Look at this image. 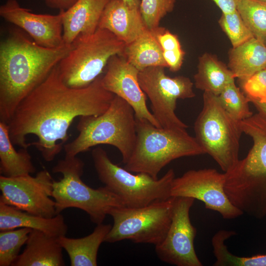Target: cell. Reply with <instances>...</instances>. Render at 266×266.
<instances>
[{"instance_id":"e0dca14e","label":"cell","mask_w":266,"mask_h":266,"mask_svg":"<svg viewBox=\"0 0 266 266\" xmlns=\"http://www.w3.org/2000/svg\"><path fill=\"white\" fill-rule=\"evenodd\" d=\"M110 0H77L63 15V40L71 45L78 37L93 34L98 28L102 12Z\"/></svg>"},{"instance_id":"4dcf8cb0","label":"cell","mask_w":266,"mask_h":266,"mask_svg":"<svg viewBox=\"0 0 266 266\" xmlns=\"http://www.w3.org/2000/svg\"><path fill=\"white\" fill-rule=\"evenodd\" d=\"M176 0H141L140 12L147 29L154 30L174 7Z\"/></svg>"},{"instance_id":"6da1fadb","label":"cell","mask_w":266,"mask_h":266,"mask_svg":"<svg viewBox=\"0 0 266 266\" xmlns=\"http://www.w3.org/2000/svg\"><path fill=\"white\" fill-rule=\"evenodd\" d=\"M102 75L89 86L72 88L62 80L58 65L19 103L8 122L13 144L34 146L47 162L60 153L74 119L105 112L115 95L102 86Z\"/></svg>"},{"instance_id":"1f68e13d","label":"cell","mask_w":266,"mask_h":266,"mask_svg":"<svg viewBox=\"0 0 266 266\" xmlns=\"http://www.w3.org/2000/svg\"><path fill=\"white\" fill-rule=\"evenodd\" d=\"M240 81L243 92L249 99L266 101V68Z\"/></svg>"},{"instance_id":"836d02e7","label":"cell","mask_w":266,"mask_h":266,"mask_svg":"<svg viewBox=\"0 0 266 266\" xmlns=\"http://www.w3.org/2000/svg\"><path fill=\"white\" fill-rule=\"evenodd\" d=\"M222 13H229L236 10L238 0H213Z\"/></svg>"},{"instance_id":"ba28073f","label":"cell","mask_w":266,"mask_h":266,"mask_svg":"<svg viewBox=\"0 0 266 266\" xmlns=\"http://www.w3.org/2000/svg\"><path fill=\"white\" fill-rule=\"evenodd\" d=\"M194 131L199 144L224 172L235 166L239 160L242 132L239 122L224 109L218 96L204 92L202 108L195 122Z\"/></svg>"},{"instance_id":"52a82bcc","label":"cell","mask_w":266,"mask_h":266,"mask_svg":"<svg viewBox=\"0 0 266 266\" xmlns=\"http://www.w3.org/2000/svg\"><path fill=\"white\" fill-rule=\"evenodd\" d=\"M92 157L100 180L120 198L125 206L141 207L171 197L175 178L173 169L160 178H154L145 173L133 174L115 164L100 147L92 150Z\"/></svg>"},{"instance_id":"e575fe53","label":"cell","mask_w":266,"mask_h":266,"mask_svg":"<svg viewBox=\"0 0 266 266\" xmlns=\"http://www.w3.org/2000/svg\"><path fill=\"white\" fill-rule=\"evenodd\" d=\"M249 100L250 102L253 104L258 111L261 112L266 115V101H259L258 100L250 99H249Z\"/></svg>"},{"instance_id":"d4e9b609","label":"cell","mask_w":266,"mask_h":266,"mask_svg":"<svg viewBox=\"0 0 266 266\" xmlns=\"http://www.w3.org/2000/svg\"><path fill=\"white\" fill-rule=\"evenodd\" d=\"M10 138L8 124L0 121V172L2 175L14 177L35 171L27 148L16 151Z\"/></svg>"},{"instance_id":"9a60e30c","label":"cell","mask_w":266,"mask_h":266,"mask_svg":"<svg viewBox=\"0 0 266 266\" xmlns=\"http://www.w3.org/2000/svg\"><path fill=\"white\" fill-rule=\"evenodd\" d=\"M101 82L108 91L126 101L134 110L135 117L146 120L161 128L146 104V95L138 81L139 70L121 55H115L109 60Z\"/></svg>"},{"instance_id":"cb8c5ba5","label":"cell","mask_w":266,"mask_h":266,"mask_svg":"<svg viewBox=\"0 0 266 266\" xmlns=\"http://www.w3.org/2000/svg\"><path fill=\"white\" fill-rule=\"evenodd\" d=\"M194 78L197 89L218 96L225 87L234 81L235 77L216 57L204 53L199 57L198 71Z\"/></svg>"},{"instance_id":"8fae6325","label":"cell","mask_w":266,"mask_h":266,"mask_svg":"<svg viewBox=\"0 0 266 266\" xmlns=\"http://www.w3.org/2000/svg\"><path fill=\"white\" fill-rule=\"evenodd\" d=\"M138 81L150 101L152 113L161 128H188L175 111L178 99L195 96L193 83L190 78L184 76L171 77L166 75L165 67L151 66L139 70Z\"/></svg>"},{"instance_id":"d6a6232c","label":"cell","mask_w":266,"mask_h":266,"mask_svg":"<svg viewBox=\"0 0 266 266\" xmlns=\"http://www.w3.org/2000/svg\"><path fill=\"white\" fill-rule=\"evenodd\" d=\"M50 7L66 10L72 6L77 0H43Z\"/></svg>"},{"instance_id":"30bf717a","label":"cell","mask_w":266,"mask_h":266,"mask_svg":"<svg viewBox=\"0 0 266 266\" xmlns=\"http://www.w3.org/2000/svg\"><path fill=\"white\" fill-rule=\"evenodd\" d=\"M175 197L138 207L112 208L108 213L113 224L104 242L114 243L129 239L136 243L155 246L165 238L169 228Z\"/></svg>"},{"instance_id":"7c38bea8","label":"cell","mask_w":266,"mask_h":266,"mask_svg":"<svg viewBox=\"0 0 266 266\" xmlns=\"http://www.w3.org/2000/svg\"><path fill=\"white\" fill-rule=\"evenodd\" d=\"M53 181L44 169L35 176L31 174L14 177L0 176V201L29 213L45 218L57 214L52 197Z\"/></svg>"},{"instance_id":"9c48e42d","label":"cell","mask_w":266,"mask_h":266,"mask_svg":"<svg viewBox=\"0 0 266 266\" xmlns=\"http://www.w3.org/2000/svg\"><path fill=\"white\" fill-rule=\"evenodd\" d=\"M126 45L109 31L99 28L90 35L78 37L58 65L62 80L72 88L89 86L101 75L112 56L122 54Z\"/></svg>"},{"instance_id":"83f0119b","label":"cell","mask_w":266,"mask_h":266,"mask_svg":"<svg viewBox=\"0 0 266 266\" xmlns=\"http://www.w3.org/2000/svg\"><path fill=\"white\" fill-rule=\"evenodd\" d=\"M218 98L224 109L238 122L253 114L249 107L248 98L236 86L234 81L225 87Z\"/></svg>"},{"instance_id":"7402d4cb","label":"cell","mask_w":266,"mask_h":266,"mask_svg":"<svg viewBox=\"0 0 266 266\" xmlns=\"http://www.w3.org/2000/svg\"><path fill=\"white\" fill-rule=\"evenodd\" d=\"M112 225H97L90 234L79 238L59 237V241L70 259L71 266H96L98 250Z\"/></svg>"},{"instance_id":"484cf974","label":"cell","mask_w":266,"mask_h":266,"mask_svg":"<svg viewBox=\"0 0 266 266\" xmlns=\"http://www.w3.org/2000/svg\"><path fill=\"white\" fill-rule=\"evenodd\" d=\"M236 233L233 231L220 230L212 238L215 266H266V254L251 257H240L230 252L226 241Z\"/></svg>"},{"instance_id":"4316f807","label":"cell","mask_w":266,"mask_h":266,"mask_svg":"<svg viewBox=\"0 0 266 266\" xmlns=\"http://www.w3.org/2000/svg\"><path fill=\"white\" fill-rule=\"evenodd\" d=\"M236 10L254 36L266 44V3L258 0H238Z\"/></svg>"},{"instance_id":"8992f818","label":"cell","mask_w":266,"mask_h":266,"mask_svg":"<svg viewBox=\"0 0 266 266\" xmlns=\"http://www.w3.org/2000/svg\"><path fill=\"white\" fill-rule=\"evenodd\" d=\"M84 162L76 156H66L53 167L54 173H61L59 181H53L52 197L55 202L57 214L68 208L85 211L91 221L102 223L111 209L125 206L120 198L105 186L97 189L84 183L81 176Z\"/></svg>"},{"instance_id":"5bb4252c","label":"cell","mask_w":266,"mask_h":266,"mask_svg":"<svg viewBox=\"0 0 266 266\" xmlns=\"http://www.w3.org/2000/svg\"><path fill=\"white\" fill-rule=\"evenodd\" d=\"M195 200L175 197L169 228L163 240L155 246L156 253L162 261L176 266L203 265L195 250L197 229L189 215Z\"/></svg>"},{"instance_id":"277c9868","label":"cell","mask_w":266,"mask_h":266,"mask_svg":"<svg viewBox=\"0 0 266 266\" xmlns=\"http://www.w3.org/2000/svg\"><path fill=\"white\" fill-rule=\"evenodd\" d=\"M136 121L133 107L115 96L107 110L98 116H82L77 125L78 136L64 146L65 156H76L92 147L107 144L120 152L125 164L130 159L136 138Z\"/></svg>"},{"instance_id":"8d00e7d4","label":"cell","mask_w":266,"mask_h":266,"mask_svg":"<svg viewBox=\"0 0 266 266\" xmlns=\"http://www.w3.org/2000/svg\"><path fill=\"white\" fill-rule=\"evenodd\" d=\"M259 0V1H261L264 2L266 3V0Z\"/></svg>"},{"instance_id":"5b68a950","label":"cell","mask_w":266,"mask_h":266,"mask_svg":"<svg viewBox=\"0 0 266 266\" xmlns=\"http://www.w3.org/2000/svg\"><path fill=\"white\" fill-rule=\"evenodd\" d=\"M136 121L135 146L124 166L132 172L158 178L161 170L174 160L206 154L185 129L159 128L146 120Z\"/></svg>"},{"instance_id":"4fadbf2b","label":"cell","mask_w":266,"mask_h":266,"mask_svg":"<svg viewBox=\"0 0 266 266\" xmlns=\"http://www.w3.org/2000/svg\"><path fill=\"white\" fill-rule=\"evenodd\" d=\"M226 175L215 169L190 170L174 178L171 197H188L204 203L206 209L218 212L226 219L236 218L243 213L230 201L225 191Z\"/></svg>"},{"instance_id":"f1b7e54d","label":"cell","mask_w":266,"mask_h":266,"mask_svg":"<svg viewBox=\"0 0 266 266\" xmlns=\"http://www.w3.org/2000/svg\"><path fill=\"white\" fill-rule=\"evenodd\" d=\"M32 229L20 228L1 231L0 233V266H12L22 246L26 243Z\"/></svg>"},{"instance_id":"d590c367","label":"cell","mask_w":266,"mask_h":266,"mask_svg":"<svg viewBox=\"0 0 266 266\" xmlns=\"http://www.w3.org/2000/svg\"><path fill=\"white\" fill-rule=\"evenodd\" d=\"M129 7L139 9L141 0H122Z\"/></svg>"},{"instance_id":"ffe728a7","label":"cell","mask_w":266,"mask_h":266,"mask_svg":"<svg viewBox=\"0 0 266 266\" xmlns=\"http://www.w3.org/2000/svg\"><path fill=\"white\" fill-rule=\"evenodd\" d=\"M27 228L54 237L66 235L67 226L61 214L52 218L33 215L0 201V231Z\"/></svg>"},{"instance_id":"d6986e66","label":"cell","mask_w":266,"mask_h":266,"mask_svg":"<svg viewBox=\"0 0 266 266\" xmlns=\"http://www.w3.org/2000/svg\"><path fill=\"white\" fill-rule=\"evenodd\" d=\"M26 246L12 266H63V247L59 237L49 235L43 232L32 230L29 233Z\"/></svg>"},{"instance_id":"2e32d148","label":"cell","mask_w":266,"mask_h":266,"mask_svg":"<svg viewBox=\"0 0 266 266\" xmlns=\"http://www.w3.org/2000/svg\"><path fill=\"white\" fill-rule=\"evenodd\" d=\"M0 15L25 31L41 46L56 48L65 45L61 11L57 15L35 14L21 7L16 0H7L0 7Z\"/></svg>"},{"instance_id":"ac0fdd59","label":"cell","mask_w":266,"mask_h":266,"mask_svg":"<svg viewBox=\"0 0 266 266\" xmlns=\"http://www.w3.org/2000/svg\"><path fill=\"white\" fill-rule=\"evenodd\" d=\"M98 28L107 30L128 44L146 29L139 9L132 8L122 0H110L100 17Z\"/></svg>"},{"instance_id":"44dd1931","label":"cell","mask_w":266,"mask_h":266,"mask_svg":"<svg viewBox=\"0 0 266 266\" xmlns=\"http://www.w3.org/2000/svg\"><path fill=\"white\" fill-rule=\"evenodd\" d=\"M228 67L239 80L247 79L266 68V44L254 37L233 47L229 54Z\"/></svg>"},{"instance_id":"603a6c76","label":"cell","mask_w":266,"mask_h":266,"mask_svg":"<svg viewBox=\"0 0 266 266\" xmlns=\"http://www.w3.org/2000/svg\"><path fill=\"white\" fill-rule=\"evenodd\" d=\"M121 55L139 70L151 66L167 67L154 31L148 29L126 45Z\"/></svg>"},{"instance_id":"3957f363","label":"cell","mask_w":266,"mask_h":266,"mask_svg":"<svg viewBox=\"0 0 266 266\" xmlns=\"http://www.w3.org/2000/svg\"><path fill=\"white\" fill-rule=\"evenodd\" d=\"M239 125L252 139L253 146L244 159L225 172V191L243 214L262 219L266 216V115L258 111Z\"/></svg>"},{"instance_id":"7a4b0ae2","label":"cell","mask_w":266,"mask_h":266,"mask_svg":"<svg viewBox=\"0 0 266 266\" xmlns=\"http://www.w3.org/2000/svg\"><path fill=\"white\" fill-rule=\"evenodd\" d=\"M71 45L49 48L18 30L0 44V121L8 123L16 108L68 53Z\"/></svg>"},{"instance_id":"f546056e","label":"cell","mask_w":266,"mask_h":266,"mask_svg":"<svg viewBox=\"0 0 266 266\" xmlns=\"http://www.w3.org/2000/svg\"><path fill=\"white\" fill-rule=\"evenodd\" d=\"M219 23L230 39L233 47H236L254 35L237 10L229 13H222Z\"/></svg>"}]
</instances>
